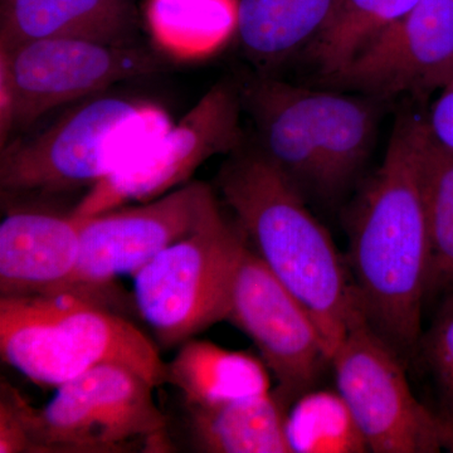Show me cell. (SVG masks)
Returning <instances> with one entry per match:
<instances>
[{
  "label": "cell",
  "mask_w": 453,
  "mask_h": 453,
  "mask_svg": "<svg viewBox=\"0 0 453 453\" xmlns=\"http://www.w3.org/2000/svg\"><path fill=\"white\" fill-rule=\"evenodd\" d=\"M425 120H396L383 163L350 228V276L366 323L407 365L422 340L429 232L419 148Z\"/></svg>",
  "instance_id": "cell-1"
},
{
  "label": "cell",
  "mask_w": 453,
  "mask_h": 453,
  "mask_svg": "<svg viewBox=\"0 0 453 453\" xmlns=\"http://www.w3.org/2000/svg\"><path fill=\"white\" fill-rule=\"evenodd\" d=\"M217 186L253 251L311 315L330 359L363 314L350 273L303 193L257 148L244 146L223 164Z\"/></svg>",
  "instance_id": "cell-2"
},
{
  "label": "cell",
  "mask_w": 453,
  "mask_h": 453,
  "mask_svg": "<svg viewBox=\"0 0 453 453\" xmlns=\"http://www.w3.org/2000/svg\"><path fill=\"white\" fill-rule=\"evenodd\" d=\"M3 362L42 387H59L96 366L121 365L155 388L166 363L139 327L77 291L0 297Z\"/></svg>",
  "instance_id": "cell-3"
},
{
  "label": "cell",
  "mask_w": 453,
  "mask_h": 453,
  "mask_svg": "<svg viewBox=\"0 0 453 453\" xmlns=\"http://www.w3.org/2000/svg\"><path fill=\"white\" fill-rule=\"evenodd\" d=\"M172 125L168 113L155 104L94 98L35 138L2 149L3 198L89 190L148 150Z\"/></svg>",
  "instance_id": "cell-4"
},
{
  "label": "cell",
  "mask_w": 453,
  "mask_h": 453,
  "mask_svg": "<svg viewBox=\"0 0 453 453\" xmlns=\"http://www.w3.org/2000/svg\"><path fill=\"white\" fill-rule=\"evenodd\" d=\"M247 240L211 203L199 225L134 275L140 318L164 349L180 347L226 320L232 285Z\"/></svg>",
  "instance_id": "cell-5"
},
{
  "label": "cell",
  "mask_w": 453,
  "mask_h": 453,
  "mask_svg": "<svg viewBox=\"0 0 453 453\" xmlns=\"http://www.w3.org/2000/svg\"><path fill=\"white\" fill-rule=\"evenodd\" d=\"M155 387L121 365H100L57 387L31 423L32 453L169 451Z\"/></svg>",
  "instance_id": "cell-6"
},
{
  "label": "cell",
  "mask_w": 453,
  "mask_h": 453,
  "mask_svg": "<svg viewBox=\"0 0 453 453\" xmlns=\"http://www.w3.org/2000/svg\"><path fill=\"white\" fill-rule=\"evenodd\" d=\"M330 365L368 451L434 453L445 449L436 413L413 395L405 365L359 316L339 342Z\"/></svg>",
  "instance_id": "cell-7"
},
{
  "label": "cell",
  "mask_w": 453,
  "mask_h": 453,
  "mask_svg": "<svg viewBox=\"0 0 453 453\" xmlns=\"http://www.w3.org/2000/svg\"><path fill=\"white\" fill-rule=\"evenodd\" d=\"M242 107L241 91L228 82L216 83L148 150L92 187L71 214L86 219L125 203L153 201L183 186L214 155L242 148Z\"/></svg>",
  "instance_id": "cell-8"
},
{
  "label": "cell",
  "mask_w": 453,
  "mask_h": 453,
  "mask_svg": "<svg viewBox=\"0 0 453 453\" xmlns=\"http://www.w3.org/2000/svg\"><path fill=\"white\" fill-rule=\"evenodd\" d=\"M153 53L130 44L49 38L0 50V76L13 103V129L50 110L98 94L115 83L157 73Z\"/></svg>",
  "instance_id": "cell-9"
},
{
  "label": "cell",
  "mask_w": 453,
  "mask_h": 453,
  "mask_svg": "<svg viewBox=\"0 0 453 453\" xmlns=\"http://www.w3.org/2000/svg\"><path fill=\"white\" fill-rule=\"evenodd\" d=\"M202 181L183 186L136 207L77 219L80 253L73 290L103 297L113 280L136 273L175 241L199 225L216 201Z\"/></svg>",
  "instance_id": "cell-10"
},
{
  "label": "cell",
  "mask_w": 453,
  "mask_h": 453,
  "mask_svg": "<svg viewBox=\"0 0 453 453\" xmlns=\"http://www.w3.org/2000/svg\"><path fill=\"white\" fill-rule=\"evenodd\" d=\"M226 320L252 340L279 381L277 395L290 405L312 389L330 365L311 315L249 242L235 271Z\"/></svg>",
  "instance_id": "cell-11"
},
{
  "label": "cell",
  "mask_w": 453,
  "mask_h": 453,
  "mask_svg": "<svg viewBox=\"0 0 453 453\" xmlns=\"http://www.w3.org/2000/svg\"><path fill=\"white\" fill-rule=\"evenodd\" d=\"M453 74V0H421L326 81L371 97L440 91Z\"/></svg>",
  "instance_id": "cell-12"
},
{
  "label": "cell",
  "mask_w": 453,
  "mask_h": 453,
  "mask_svg": "<svg viewBox=\"0 0 453 453\" xmlns=\"http://www.w3.org/2000/svg\"><path fill=\"white\" fill-rule=\"evenodd\" d=\"M80 220L18 210L0 225V297L73 291Z\"/></svg>",
  "instance_id": "cell-13"
},
{
  "label": "cell",
  "mask_w": 453,
  "mask_h": 453,
  "mask_svg": "<svg viewBox=\"0 0 453 453\" xmlns=\"http://www.w3.org/2000/svg\"><path fill=\"white\" fill-rule=\"evenodd\" d=\"M130 0H2L0 50L32 41L74 38L130 44Z\"/></svg>",
  "instance_id": "cell-14"
},
{
  "label": "cell",
  "mask_w": 453,
  "mask_h": 453,
  "mask_svg": "<svg viewBox=\"0 0 453 453\" xmlns=\"http://www.w3.org/2000/svg\"><path fill=\"white\" fill-rule=\"evenodd\" d=\"M340 0H238L244 55L266 73L303 52L332 22Z\"/></svg>",
  "instance_id": "cell-15"
},
{
  "label": "cell",
  "mask_w": 453,
  "mask_h": 453,
  "mask_svg": "<svg viewBox=\"0 0 453 453\" xmlns=\"http://www.w3.org/2000/svg\"><path fill=\"white\" fill-rule=\"evenodd\" d=\"M288 407L276 390L232 403H186L188 437L198 452L291 453L285 429Z\"/></svg>",
  "instance_id": "cell-16"
},
{
  "label": "cell",
  "mask_w": 453,
  "mask_h": 453,
  "mask_svg": "<svg viewBox=\"0 0 453 453\" xmlns=\"http://www.w3.org/2000/svg\"><path fill=\"white\" fill-rule=\"evenodd\" d=\"M264 360L204 340H188L166 363L165 383L187 404L219 405L268 395L270 375Z\"/></svg>",
  "instance_id": "cell-17"
},
{
  "label": "cell",
  "mask_w": 453,
  "mask_h": 453,
  "mask_svg": "<svg viewBox=\"0 0 453 453\" xmlns=\"http://www.w3.org/2000/svg\"><path fill=\"white\" fill-rule=\"evenodd\" d=\"M320 135L324 196L338 195L363 169L377 133V98L303 88Z\"/></svg>",
  "instance_id": "cell-18"
},
{
  "label": "cell",
  "mask_w": 453,
  "mask_h": 453,
  "mask_svg": "<svg viewBox=\"0 0 453 453\" xmlns=\"http://www.w3.org/2000/svg\"><path fill=\"white\" fill-rule=\"evenodd\" d=\"M145 18L157 49L196 61L219 52L235 35L238 0H148Z\"/></svg>",
  "instance_id": "cell-19"
},
{
  "label": "cell",
  "mask_w": 453,
  "mask_h": 453,
  "mask_svg": "<svg viewBox=\"0 0 453 453\" xmlns=\"http://www.w3.org/2000/svg\"><path fill=\"white\" fill-rule=\"evenodd\" d=\"M419 168L431 247L427 301L453 299V151L429 135L426 122Z\"/></svg>",
  "instance_id": "cell-20"
},
{
  "label": "cell",
  "mask_w": 453,
  "mask_h": 453,
  "mask_svg": "<svg viewBox=\"0 0 453 453\" xmlns=\"http://www.w3.org/2000/svg\"><path fill=\"white\" fill-rule=\"evenodd\" d=\"M421 0H340L330 25L305 50L325 80L350 64L369 42Z\"/></svg>",
  "instance_id": "cell-21"
},
{
  "label": "cell",
  "mask_w": 453,
  "mask_h": 453,
  "mask_svg": "<svg viewBox=\"0 0 453 453\" xmlns=\"http://www.w3.org/2000/svg\"><path fill=\"white\" fill-rule=\"evenodd\" d=\"M291 453L368 451L347 404L338 392H314L292 402L286 416Z\"/></svg>",
  "instance_id": "cell-22"
},
{
  "label": "cell",
  "mask_w": 453,
  "mask_h": 453,
  "mask_svg": "<svg viewBox=\"0 0 453 453\" xmlns=\"http://www.w3.org/2000/svg\"><path fill=\"white\" fill-rule=\"evenodd\" d=\"M419 348L436 384L438 408L434 412L442 428L445 449L453 452V299L442 301Z\"/></svg>",
  "instance_id": "cell-23"
},
{
  "label": "cell",
  "mask_w": 453,
  "mask_h": 453,
  "mask_svg": "<svg viewBox=\"0 0 453 453\" xmlns=\"http://www.w3.org/2000/svg\"><path fill=\"white\" fill-rule=\"evenodd\" d=\"M35 407L14 387L0 389V453L32 452L31 422Z\"/></svg>",
  "instance_id": "cell-24"
},
{
  "label": "cell",
  "mask_w": 453,
  "mask_h": 453,
  "mask_svg": "<svg viewBox=\"0 0 453 453\" xmlns=\"http://www.w3.org/2000/svg\"><path fill=\"white\" fill-rule=\"evenodd\" d=\"M429 110L426 127L438 144L453 151V74Z\"/></svg>",
  "instance_id": "cell-25"
}]
</instances>
